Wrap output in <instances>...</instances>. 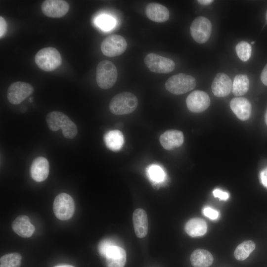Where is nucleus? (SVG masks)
I'll use <instances>...</instances> for the list:
<instances>
[{
	"instance_id": "nucleus-1",
	"label": "nucleus",
	"mask_w": 267,
	"mask_h": 267,
	"mask_svg": "<svg viewBox=\"0 0 267 267\" xmlns=\"http://www.w3.org/2000/svg\"><path fill=\"white\" fill-rule=\"evenodd\" d=\"M46 121L51 131L56 132L61 129L64 136L67 138L72 139L77 134V126L62 112L52 111L48 113L46 116Z\"/></svg>"
},
{
	"instance_id": "nucleus-2",
	"label": "nucleus",
	"mask_w": 267,
	"mask_h": 267,
	"mask_svg": "<svg viewBox=\"0 0 267 267\" xmlns=\"http://www.w3.org/2000/svg\"><path fill=\"white\" fill-rule=\"evenodd\" d=\"M137 105L138 100L134 94L130 92H123L115 95L111 99L109 107L113 114L123 115L134 112Z\"/></svg>"
},
{
	"instance_id": "nucleus-3",
	"label": "nucleus",
	"mask_w": 267,
	"mask_h": 267,
	"mask_svg": "<svg viewBox=\"0 0 267 267\" xmlns=\"http://www.w3.org/2000/svg\"><path fill=\"white\" fill-rule=\"evenodd\" d=\"M35 62L41 70L50 72L57 69L62 64V58L55 48L47 47L40 49L35 56Z\"/></svg>"
},
{
	"instance_id": "nucleus-4",
	"label": "nucleus",
	"mask_w": 267,
	"mask_h": 267,
	"mask_svg": "<svg viewBox=\"0 0 267 267\" xmlns=\"http://www.w3.org/2000/svg\"><path fill=\"white\" fill-rule=\"evenodd\" d=\"M117 77V69L112 62L104 60L97 64L96 81L101 89H107L112 88L116 83Z\"/></svg>"
},
{
	"instance_id": "nucleus-5",
	"label": "nucleus",
	"mask_w": 267,
	"mask_h": 267,
	"mask_svg": "<svg viewBox=\"0 0 267 267\" xmlns=\"http://www.w3.org/2000/svg\"><path fill=\"white\" fill-rule=\"evenodd\" d=\"M195 79L191 75L179 73L173 75L166 81V89L172 94L180 95L185 93L196 86Z\"/></svg>"
},
{
	"instance_id": "nucleus-6",
	"label": "nucleus",
	"mask_w": 267,
	"mask_h": 267,
	"mask_svg": "<svg viewBox=\"0 0 267 267\" xmlns=\"http://www.w3.org/2000/svg\"><path fill=\"white\" fill-rule=\"evenodd\" d=\"M53 210L56 218L66 221L73 216L75 211V203L72 197L65 193L57 195L54 199Z\"/></svg>"
},
{
	"instance_id": "nucleus-7",
	"label": "nucleus",
	"mask_w": 267,
	"mask_h": 267,
	"mask_svg": "<svg viewBox=\"0 0 267 267\" xmlns=\"http://www.w3.org/2000/svg\"><path fill=\"white\" fill-rule=\"evenodd\" d=\"M127 47L125 39L121 35L113 34L105 38L101 44L102 53L108 57H112L123 54Z\"/></svg>"
},
{
	"instance_id": "nucleus-8",
	"label": "nucleus",
	"mask_w": 267,
	"mask_h": 267,
	"mask_svg": "<svg viewBox=\"0 0 267 267\" xmlns=\"http://www.w3.org/2000/svg\"><path fill=\"white\" fill-rule=\"evenodd\" d=\"M144 63L150 71L156 73H169L175 68V63L172 59L154 53L145 56Z\"/></svg>"
},
{
	"instance_id": "nucleus-9",
	"label": "nucleus",
	"mask_w": 267,
	"mask_h": 267,
	"mask_svg": "<svg viewBox=\"0 0 267 267\" xmlns=\"http://www.w3.org/2000/svg\"><path fill=\"white\" fill-rule=\"evenodd\" d=\"M212 30V26L210 21L203 16L195 18L190 27L192 38L199 44L205 43L209 40Z\"/></svg>"
},
{
	"instance_id": "nucleus-10",
	"label": "nucleus",
	"mask_w": 267,
	"mask_h": 267,
	"mask_svg": "<svg viewBox=\"0 0 267 267\" xmlns=\"http://www.w3.org/2000/svg\"><path fill=\"white\" fill-rule=\"evenodd\" d=\"M34 91L33 87L30 84L21 81L15 82L8 87L7 98L10 103L19 104L30 96Z\"/></svg>"
},
{
	"instance_id": "nucleus-11",
	"label": "nucleus",
	"mask_w": 267,
	"mask_h": 267,
	"mask_svg": "<svg viewBox=\"0 0 267 267\" xmlns=\"http://www.w3.org/2000/svg\"><path fill=\"white\" fill-rule=\"evenodd\" d=\"M188 109L194 113L202 112L206 110L210 104L208 94L202 90H196L191 92L186 99Z\"/></svg>"
},
{
	"instance_id": "nucleus-12",
	"label": "nucleus",
	"mask_w": 267,
	"mask_h": 267,
	"mask_svg": "<svg viewBox=\"0 0 267 267\" xmlns=\"http://www.w3.org/2000/svg\"><path fill=\"white\" fill-rule=\"evenodd\" d=\"M69 4L62 0H46L42 4V12L51 18H60L64 16L69 10Z\"/></svg>"
},
{
	"instance_id": "nucleus-13",
	"label": "nucleus",
	"mask_w": 267,
	"mask_h": 267,
	"mask_svg": "<svg viewBox=\"0 0 267 267\" xmlns=\"http://www.w3.org/2000/svg\"><path fill=\"white\" fill-rule=\"evenodd\" d=\"M107 267H124L126 262V253L122 248L113 245L105 251L103 256Z\"/></svg>"
},
{
	"instance_id": "nucleus-14",
	"label": "nucleus",
	"mask_w": 267,
	"mask_h": 267,
	"mask_svg": "<svg viewBox=\"0 0 267 267\" xmlns=\"http://www.w3.org/2000/svg\"><path fill=\"white\" fill-rule=\"evenodd\" d=\"M232 82L229 77L223 73H218L212 84L213 94L218 97L227 96L232 89Z\"/></svg>"
},
{
	"instance_id": "nucleus-15",
	"label": "nucleus",
	"mask_w": 267,
	"mask_h": 267,
	"mask_svg": "<svg viewBox=\"0 0 267 267\" xmlns=\"http://www.w3.org/2000/svg\"><path fill=\"white\" fill-rule=\"evenodd\" d=\"M49 172V165L46 158L38 157L33 160L30 168V174L34 180L43 181L47 178Z\"/></svg>"
},
{
	"instance_id": "nucleus-16",
	"label": "nucleus",
	"mask_w": 267,
	"mask_h": 267,
	"mask_svg": "<svg viewBox=\"0 0 267 267\" xmlns=\"http://www.w3.org/2000/svg\"><path fill=\"white\" fill-rule=\"evenodd\" d=\"M159 140L164 148L171 150L182 145L184 141V135L181 131L170 130L162 134Z\"/></svg>"
},
{
	"instance_id": "nucleus-17",
	"label": "nucleus",
	"mask_w": 267,
	"mask_h": 267,
	"mask_svg": "<svg viewBox=\"0 0 267 267\" xmlns=\"http://www.w3.org/2000/svg\"><path fill=\"white\" fill-rule=\"evenodd\" d=\"M145 14L150 20L158 23L167 21L170 16L168 9L156 2L149 3L145 8Z\"/></svg>"
},
{
	"instance_id": "nucleus-18",
	"label": "nucleus",
	"mask_w": 267,
	"mask_h": 267,
	"mask_svg": "<svg viewBox=\"0 0 267 267\" xmlns=\"http://www.w3.org/2000/svg\"><path fill=\"white\" fill-rule=\"evenodd\" d=\"M229 105L231 109L238 119L245 121L249 118L251 113V105L247 99L235 97L230 101Z\"/></svg>"
},
{
	"instance_id": "nucleus-19",
	"label": "nucleus",
	"mask_w": 267,
	"mask_h": 267,
	"mask_svg": "<svg viewBox=\"0 0 267 267\" xmlns=\"http://www.w3.org/2000/svg\"><path fill=\"white\" fill-rule=\"evenodd\" d=\"M133 222L136 236L143 238L148 232V219L146 212L142 209H136L133 214Z\"/></svg>"
},
{
	"instance_id": "nucleus-20",
	"label": "nucleus",
	"mask_w": 267,
	"mask_h": 267,
	"mask_svg": "<svg viewBox=\"0 0 267 267\" xmlns=\"http://www.w3.org/2000/svg\"><path fill=\"white\" fill-rule=\"evenodd\" d=\"M13 230L22 237H29L34 233L35 227L31 223L29 217L21 215L17 217L12 224Z\"/></svg>"
},
{
	"instance_id": "nucleus-21",
	"label": "nucleus",
	"mask_w": 267,
	"mask_h": 267,
	"mask_svg": "<svg viewBox=\"0 0 267 267\" xmlns=\"http://www.w3.org/2000/svg\"><path fill=\"white\" fill-rule=\"evenodd\" d=\"M213 257L210 252L204 249L194 250L190 256L193 267H209L213 262Z\"/></svg>"
},
{
	"instance_id": "nucleus-22",
	"label": "nucleus",
	"mask_w": 267,
	"mask_h": 267,
	"mask_svg": "<svg viewBox=\"0 0 267 267\" xmlns=\"http://www.w3.org/2000/svg\"><path fill=\"white\" fill-rule=\"evenodd\" d=\"M184 228L187 234L195 237L204 235L207 230V225L204 220L193 218L186 222Z\"/></svg>"
},
{
	"instance_id": "nucleus-23",
	"label": "nucleus",
	"mask_w": 267,
	"mask_h": 267,
	"mask_svg": "<svg viewBox=\"0 0 267 267\" xmlns=\"http://www.w3.org/2000/svg\"><path fill=\"white\" fill-rule=\"evenodd\" d=\"M106 146L114 151L120 150L124 143V136L119 130H112L106 133L104 136Z\"/></svg>"
},
{
	"instance_id": "nucleus-24",
	"label": "nucleus",
	"mask_w": 267,
	"mask_h": 267,
	"mask_svg": "<svg viewBox=\"0 0 267 267\" xmlns=\"http://www.w3.org/2000/svg\"><path fill=\"white\" fill-rule=\"evenodd\" d=\"M249 88V80L247 75L239 74L235 76L232 84L231 91L234 95L239 96L245 94Z\"/></svg>"
},
{
	"instance_id": "nucleus-25",
	"label": "nucleus",
	"mask_w": 267,
	"mask_h": 267,
	"mask_svg": "<svg viewBox=\"0 0 267 267\" xmlns=\"http://www.w3.org/2000/svg\"><path fill=\"white\" fill-rule=\"evenodd\" d=\"M255 244L253 241H245L236 247L234 256L237 260L243 261L249 257L255 249Z\"/></svg>"
},
{
	"instance_id": "nucleus-26",
	"label": "nucleus",
	"mask_w": 267,
	"mask_h": 267,
	"mask_svg": "<svg viewBox=\"0 0 267 267\" xmlns=\"http://www.w3.org/2000/svg\"><path fill=\"white\" fill-rule=\"evenodd\" d=\"M22 257L18 253L6 254L0 258V267H20Z\"/></svg>"
},
{
	"instance_id": "nucleus-27",
	"label": "nucleus",
	"mask_w": 267,
	"mask_h": 267,
	"mask_svg": "<svg viewBox=\"0 0 267 267\" xmlns=\"http://www.w3.org/2000/svg\"><path fill=\"white\" fill-rule=\"evenodd\" d=\"M235 49L238 57L242 61L246 62L250 59L252 53V47L247 42H239L236 45Z\"/></svg>"
},
{
	"instance_id": "nucleus-28",
	"label": "nucleus",
	"mask_w": 267,
	"mask_h": 267,
	"mask_svg": "<svg viewBox=\"0 0 267 267\" xmlns=\"http://www.w3.org/2000/svg\"><path fill=\"white\" fill-rule=\"evenodd\" d=\"M147 174L149 178L156 182L164 180L165 174L163 170L158 165H152L147 168Z\"/></svg>"
},
{
	"instance_id": "nucleus-29",
	"label": "nucleus",
	"mask_w": 267,
	"mask_h": 267,
	"mask_svg": "<svg viewBox=\"0 0 267 267\" xmlns=\"http://www.w3.org/2000/svg\"><path fill=\"white\" fill-rule=\"evenodd\" d=\"M97 25L104 30H109L113 28L115 21L110 16L102 15L98 17L96 21Z\"/></svg>"
},
{
	"instance_id": "nucleus-30",
	"label": "nucleus",
	"mask_w": 267,
	"mask_h": 267,
	"mask_svg": "<svg viewBox=\"0 0 267 267\" xmlns=\"http://www.w3.org/2000/svg\"><path fill=\"white\" fill-rule=\"evenodd\" d=\"M114 245V243L110 239H104L101 241L98 247L100 255L103 257L106 250L111 245Z\"/></svg>"
},
{
	"instance_id": "nucleus-31",
	"label": "nucleus",
	"mask_w": 267,
	"mask_h": 267,
	"mask_svg": "<svg viewBox=\"0 0 267 267\" xmlns=\"http://www.w3.org/2000/svg\"><path fill=\"white\" fill-rule=\"evenodd\" d=\"M203 212L205 216L211 220H216L219 217V212L209 207L204 208Z\"/></svg>"
},
{
	"instance_id": "nucleus-32",
	"label": "nucleus",
	"mask_w": 267,
	"mask_h": 267,
	"mask_svg": "<svg viewBox=\"0 0 267 267\" xmlns=\"http://www.w3.org/2000/svg\"><path fill=\"white\" fill-rule=\"evenodd\" d=\"M214 197H218L221 200H227L229 197V194L226 192L222 191L219 189H215L213 192Z\"/></svg>"
},
{
	"instance_id": "nucleus-33",
	"label": "nucleus",
	"mask_w": 267,
	"mask_h": 267,
	"mask_svg": "<svg viewBox=\"0 0 267 267\" xmlns=\"http://www.w3.org/2000/svg\"><path fill=\"white\" fill-rule=\"evenodd\" d=\"M7 23L4 18L0 16V39L3 36L6 32Z\"/></svg>"
},
{
	"instance_id": "nucleus-34",
	"label": "nucleus",
	"mask_w": 267,
	"mask_h": 267,
	"mask_svg": "<svg viewBox=\"0 0 267 267\" xmlns=\"http://www.w3.org/2000/svg\"><path fill=\"white\" fill-rule=\"evenodd\" d=\"M260 177L262 184L267 188V168L261 172Z\"/></svg>"
},
{
	"instance_id": "nucleus-35",
	"label": "nucleus",
	"mask_w": 267,
	"mask_h": 267,
	"mask_svg": "<svg viewBox=\"0 0 267 267\" xmlns=\"http://www.w3.org/2000/svg\"><path fill=\"white\" fill-rule=\"evenodd\" d=\"M261 80L262 83L267 86V64L266 65L261 73Z\"/></svg>"
},
{
	"instance_id": "nucleus-36",
	"label": "nucleus",
	"mask_w": 267,
	"mask_h": 267,
	"mask_svg": "<svg viewBox=\"0 0 267 267\" xmlns=\"http://www.w3.org/2000/svg\"><path fill=\"white\" fill-rule=\"evenodd\" d=\"M197 1L203 5H209L212 3L214 0H198Z\"/></svg>"
},
{
	"instance_id": "nucleus-37",
	"label": "nucleus",
	"mask_w": 267,
	"mask_h": 267,
	"mask_svg": "<svg viewBox=\"0 0 267 267\" xmlns=\"http://www.w3.org/2000/svg\"><path fill=\"white\" fill-rule=\"evenodd\" d=\"M54 267H74L71 265H62L56 266Z\"/></svg>"
},
{
	"instance_id": "nucleus-38",
	"label": "nucleus",
	"mask_w": 267,
	"mask_h": 267,
	"mask_svg": "<svg viewBox=\"0 0 267 267\" xmlns=\"http://www.w3.org/2000/svg\"><path fill=\"white\" fill-rule=\"evenodd\" d=\"M265 122H266V124L267 125V109L266 113H265Z\"/></svg>"
},
{
	"instance_id": "nucleus-39",
	"label": "nucleus",
	"mask_w": 267,
	"mask_h": 267,
	"mask_svg": "<svg viewBox=\"0 0 267 267\" xmlns=\"http://www.w3.org/2000/svg\"><path fill=\"white\" fill-rule=\"evenodd\" d=\"M266 22L267 23V10L266 13Z\"/></svg>"
},
{
	"instance_id": "nucleus-40",
	"label": "nucleus",
	"mask_w": 267,
	"mask_h": 267,
	"mask_svg": "<svg viewBox=\"0 0 267 267\" xmlns=\"http://www.w3.org/2000/svg\"><path fill=\"white\" fill-rule=\"evenodd\" d=\"M255 44V42H254V41L251 42V44Z\"/></svg>"
}]
</instances>
